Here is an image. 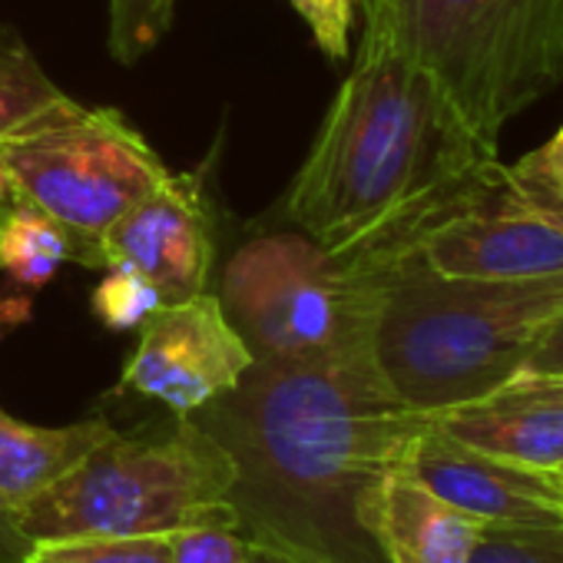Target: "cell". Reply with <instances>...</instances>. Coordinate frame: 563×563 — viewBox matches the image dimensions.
<instances>
[{"label":"cell","mask_w":563,"mask_h":563,"mask_svg":"<svg viewBox=\"0 0 563 563\" xmlns=\"http://www.w3.org/2000/svg\"><path fill=\"white\" fill-rule=\"evenodd\" d=\"M176 0H110V57L123 67L143 60L173 27Z\"/></svg>","instance_id":"obj_19"},{"label":"cell","mask_w":563,"mask_h":563,"mask_svg":"<svg viewBox=\"0 0 563 563\" xmlns=\"http://www.w3.org/2000/svg\"><path fill=\"white\" fill-rule=\"evenodd\" d=\"M77 107L14 27H0V143Z\"/></svg>","instance_id":"obj_15"},{"label":"cell","mask_w":563,"mask_h":563,"mask_svg":"<svg viewBox=\"0 0 563 563\" xmlns=\"http://www.w3.org/2000/svg\"><path fill=\"white\" fill-rule=\"evenodd\" d=\"M169 537L173 563H272L275 553L242 533L232 520L179 527Z\"/></svg>","instance_id":"obj_18"},{"label":"cell","mask_w":563,"mask_h":563,"mask_svg":"<svg viewBox=\"0 0 563 563\" xmlns=\"http://www.w3.org/2000/svg\"><path fill=\"white\" fill-rule=\"evenodd\" d=\"M296 14L312 31L316 47L329 60L349 57V34L355 24V4L358 0H289Z\"/></svg>","instance_id":"obj_22"},{"label":"cell","mask_w":563,"mask_h":563,"mask_svg":"<svg viewBox=\"0 0 563 563\" xmlns=\"http://www.w3.org/2000/svg\"><path fill=\"white\" fill-rule=\"evenodd\" d=\"M27 550H31V540L21 533L14 514L0 507V563H24Z\"/></svg>","instance_id":"obj_26"},{"label":"cell","mask_w":563,"mask_h":563,"mask_svg":"<svg viewBox=\"0 0 563 563\" xmlns=\"http://www.w3.org/2000/svg\"><path fill=\"white\" fill-rule=\"evenodd\" d=\"M517 378H543V382H563V316H556L530 345L527 362Z\"/></svg>","instance_id":"obj_24"},{"label":"cell","mask_w":563,"mask_h":563,"mask_svg":"<svg viewBox=\"0 0 563 563\" xmlns=\"http://www.w3.org/2000/svg\"><path fill=\"white\" fill-rule=\"evenodd\" d=\"M219 302L252 358L372 352L382 265L335 255L302 232H275L232 255Z\"/></svg>","instance_id":"obj_6"},{"label":"cell","mask_w":563,"mask_h":563,"mask_svg":"<svg viewBox=\"0 0 563 563\" xmlns=\"http://www.w3.org/2000/svg\"><path fill=\"white\" fill-rule=\"evenodd\" d=\"M14 202V179H11V169L4 163V153H0V212Z\"/></svg>","instance_id":"obj_28"},{"label":"cell","mask_w":563,"mask_h":563,"mask_svg":"<svg viewBox=\"0 0 563 563\" xmlns=\"http://www.w3.org/2000/svg\"><path fill=\"white\" fill-rule=\"evenodd\" d=\"M189 418L235 467L229 504L245 537L292 563H385L355 504L431 418L401 405L375 352L255 358Z\"/></svg>","instance_id":"obj_1"},{"label":"cell","mask_w":563,"mask_h":563,"mask_svg":"<svg viewBox=\"0 0 563 563\" xmlns=\"http://www.w3.org/2000/svg\"><path fill=\"white\" fill-rule=\"evenodd\" d=\"M14 179V199H27L74 232L90 265L97 239L140 199L173 179L143 133L110 107H74L14 140L0 143Z\"/></svg>","instance_id":"obj_7"},{"label":"cell","mask_w":563,"mask_h":563,"mask_svg":"<svg viewBox=\"0 0 563 563\" xmlns=\"http://www.w3.org/2000/svg\"><path fill=\"white\" fill-rule=\"evenodd\" d=\"M467 563H563V527H484Z\"/></svg>","instance_id":"obj_21"},{"label":"cell","mask_w":563,"mask_h":563,"mask_svg":"<svg viewBox=\"0 0 563 563\" xmlns=\"http://www.w3.org/2000/svg\"><path fill=\"white\" fill-rule=\"evenodd\" d=\"M163 306L166 302L156 292V286H150L143 275H136L130 268H110L100 286L93 289V299H90L93 316L110 332H136Z\"/></svg>","instance_id":"obj_20"},{"label":"cell","mask_w":563,"mask_h":563,"mask_svg":"<svg viewBox=\"0 0 563 563\" xmlns=\"http://www.w3.org/2000/svg\"><path fill=\"white\" fill-rule=\"evenodd\" d=\"M113 434L117 428L103 418L41 428L24 424L0 408V507L18 514Z\"/></svg>","instance_id":"obj_14"},{"label":"cell","mask_w":563,"mask_h":563,"mask_svg":"<svg viewBox=\"0 0 563 563\" xmlns=\"http://www.w3.org/2000/svg\"><path fill=\"white\" fill-rule=\"evenodd\" d=\"M84 249L67 225L27 199H14L0 212V265L21 286L41 289L64 262H80Z\"/></svg>","instance_id":"obj_16"},{"label":"cell","mask_w":563,"mask_h":563,"mask_svg":"<svg viewBox=\"0 0 563 563\" xmlns=\"http://www.w3.org/2000/svg\"><path fill=\"white\" fill-rule=\"evenodd\" d=\"M500 179V156L481 150L431 77L378 21H365L286 212L322 249L388 265L418 252L444 219L497 199Z\"/></svg>","instance_id":"obj_2"},{"label":"cell","mask_w":563,"mask_h":563,"mask_svg":"<svg viewBox=\"0 0 563 563\" xmlns=\"http://www.w3.org/2000/svg\"><path fill=\"white\" fill-rule=\"evenodd\" d=\"M560 484H563V471H560Z\"/></svg>","instance_id":"obj_31"},{"label":"cell","mask_w":563,"mask_h":563,"mask_svg":"<svg viewBox=\"0 0 563 563\" xmlns=\"http://www.w3.org/2000/svg\"><path fill=\"white\" fill-rule=\"evenodd\" d=\"M212 252V222L199 186L189 176H173L97 239L90 265L143 275L169 306L206 292Z\"/></svg>","instance_id":"obj_9"},{"label":"cell","mask_w":563,"mask_h":563,"mask_svg":"<svg viewBox=\"0 0 563 563\" xmlns=\"http://www.w3.org/2000/svg\"><path fill=\"white\" fill-rule=\"evenodd\" d=\"M355 517L385 563H467L484 530L477 517L438 497L405 464L365 487Z\"/></svg>","instance_id":"obj_12"},{"label":"cell","mask_w":563,"mask_h":563,"mask_svg":"<svg viewBox=\"0 0 563 563\" xmlns=\"http://www.w3.org/2000/svg\"><path fill=\"white\" fill-rule=\"evenodd\" d=\"M418 255L451 278H540L563 272V229L490 199L434 225Z\"/></svg>","instance_id":"obj_11"},{"label":"cell","mask_w":563,"mask_h":563,"mask_svg":"<svg viewBox=\"0 0 563 563\" xmlns=\"http://www.w3.org/2000/svg\"><path fill=\"white\" fill-rule=\"evenodd\" d=\"M434 424L451 438L537 471H563V401L523 385H504L500 391L434 415Z\"/></svg>","instance_id":"obj_13"},{"label":"cell","mask_w":563,"mask_h":563,"mask_svg":"<svg viewBox=\"0 0 563 563\" xmlns=\"http://www.w3.org/2000/svg\"><path fill=\"white\" fill-rule=\"evenodd\" d=\"M405 467L484 527H563V484L553 471L490 457L428 421Z\"/></svg>","instance_id":"obj_10"},{"label":"cell","mask_w":563,"mask_h":563,"mask_svg":"<svg viewBox=\"0 0 563 563\" xmlns=\"http://www.w3.org/2000/svg\"><path fill=\"white\" fill-rule=\"evenodd\" d=\"M500 199L523 209V212H530V216H537V219H543V222H550V225H556V229H563V196H556L547 186L514 173L510 166H504Z\"/></svg>","instance_id":"obj_23"},{"label":"cell","mask_w":563,"mask_h":563,"mask_svg":"<svg viewBox=\"0 0 563 563\" xmlns=\"http://www.w3.org/2000/svg\"><path fill=\"white\" fill-rule=\"evenodd\" d=\"M235 467L225 448L192 418L163 434H113L70 474L27 500L14 520L34 540L143 537L192 523H239L229 490Z\"/></svg>","instance_id":"obj_5"},{"label":"cell","mask_w":563,"mask_h":563,"mask_svg":"<svg viewBox=\"0 0 563 563\" xmlns=\"http://www.w3.org/2000/svg\"><path fill=\"white\" fill-rule=\"evenodd\" d=\"M556 316L563 272L451 278L411 252L382 265L372 352L401 405L434 418L510 385Z\"/></svg>","instance_id":"obj_3"},{"label":"cell","mask_w":563,"mask_h":563,"mask_svg":"<svg viewBox=\"0 0 563 563\" xmlns=\"http://www.w3.org/2000/svg\"><path fill=\"white\" fill-rule=\"evenodd\" d=\"M514 385H523V388H533L540 395H550L556 401H563V382H543V378H514Z\"/></svg>","instance_id":"obj_27"},{"label":"cell","mask_w":563,"mask_h":563,"mask_svg":"<svg viewBox=\"0 0 563 563\" xmlns=\"http://www.w3.org/2000/svg\"><path fill=\"white\" fill-rule=\"evenodd\" d=\"M24 563H173L166 533L34 540Z\"/></svg>","instance_id":"obj_17"},{"label":"cell","mask_w":563,"mask_h":563,"mask_svg":"<svg viewBox=\"0 0 563 563\" xmlns=\"http://www.w3.org/2000/svg\"><path fill=\"white\" fill-rule=\"evenodd\" d=\"M272 563H292V560H286V556H278V553H275V560H272Z\"/></svg>","instance_id":"obj_30"},{"label":"cell","mask_w":563,"mask_h":563,"mask_svg":"<svg viewBox=\"0 0 563 563\" xmlns=\"http://www.w3.org/2000/svg\"><path fill=\"white\" fill-rule=\"evenodd\" d=\"M252 362L219 296L199 292L163 306L140 329V345L123 365L120 391L153 398L176 418H189L232 391Z\"/></svg>","instance_id":"obj_8"},{"label":"cell","mask_w":563,"mask_h":563,"mask_svg":"<svg viewBox=\"0 0 563 563\" xmlns=\"http://www.w3.org/2000/svg\"><path fill=\"white\" fill-rule=\"evenodd\" d=\"M510 169L527 176V179H533V183H540V186H547L550 192L563 196V126L556 130V136L550 143H543L540 150L527 153Z\"/></svg>","instance_id":"obj_25"},{"label":"cell","mask_w":563,"mask_h":563,"mask_svg":"<svg viewBox=\"0 0 563 563\" xmlns=\"http://www.w3.org/2000/svg\"><path fill=\"white\" fill-rule=\"evenodd\" d=\"M365 21L391 34L494 156L504 126L563 87V0H388Z\"/></svg>","instance_id":"obj_4"},{"label":"cell","mask_w":563,"mask_h":563,"mask_svg":"<svg viewBox=\"0 0 563 563\" xmlns=\"http://www.w3.org/2000/svg\"><path fill=\"white\" fill-rule=\"evenodd\" d=\"M362 4V14H368V11H378L382 4H388V0H358Z\"/></svg>","instance_id":"obj_29"}]
</instances>
